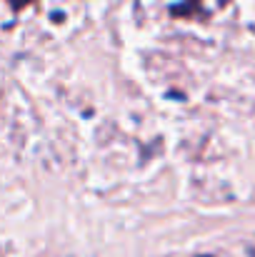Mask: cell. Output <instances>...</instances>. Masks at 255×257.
Listing matches in <instances>:
<instances>
[{
    "label": "cell",
    "instance_id": "6da1fadb",
    "mask_svg": "<svg viewBox=\"0 0 255 257\" xmlns=\"http://www.w3.org/2000/svg\"><path fill=\"white\" fill-rule=\"evenodd\" d=\"M205 257H210V255H205Z\"/></svg>",
    "mask_w": 255,
    "mask_h": 257
}]
</instances>
